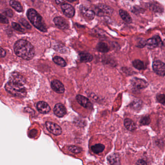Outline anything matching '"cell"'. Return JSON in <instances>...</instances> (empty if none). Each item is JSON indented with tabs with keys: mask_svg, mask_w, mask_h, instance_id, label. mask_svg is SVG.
<instances>
[{
	"mask_svg": "<svg viewBox=\"0 0 165 165\" xmlns=\"http://www.w3.org/2000/svg\"><path fill=\"white\" fill-rule=\"evenodd\" d=\"M6 55V52L3 48H1V57L4 58Z\"/></svg>",
	"mask_w": 165,
	"mask_h": 165,
	"instance_id": "cell-36",
	"label": "cell"
},
{
	"mask_svg": "<svg viewBox=\"0 0 165 165\" xmlns=\"http://www.w3.org/2000/svg\"><path fill=\"white\" fill-rule=\"evenodd\" d=\"M56 3H57V4H59V3H63V2H64V1H56Z\"/></svg>",
	"mask_w": 165,
	"mask_h": 165,
	"instance_id": "cell-37",
	"label": "cell"
},
{
	"mask_svg": "<svg viewBox=\"0 0 165 165\" xmlns=\"http://www.w3.org/2000/svg\"><path fill=\"white\" fill-rule=\"evenodd\" d=\"M4 14H5L7 16L9 17H13V14L12 11L10 9H7V10L4 11Z\"/></svg>",
	"mask_w": 165,
	"mask_h": 165,
	"instance_id": "cell-34",
	"label": "cell"
},
{
	"mask_svg": "<svg viewBox=\"0 0 165 165\" xmlns=\"http://www.w3.org/2000/svg\"><path fill=\"white\" fill-rule=\"evenodd\" d=\"M77 101L81 106L88 109H92V104L87 98L81 95H77L76 96Z\"/></svg>",
	"mask_w": 165,
	"mask_h": 165,
	"instance_id": "cell-11",
	"label": "cell"
},
{
	"mask_svg": "<svg viewBox=\"0 0 165 165\" xmlns=\"http://www.w3.org/2000/svg\"><path fill=\"white\" fill-rule=\"evenodd\" d=\"M79 59L82 62H88L92 61L93 57L91 54L87 52H81L79 54Z\"/></svg>",
	"mask_w": 165,
	"mask_h": 165,
	"instance_id": "cell-20",
	"label": "cell"
},
{
	"mask_svg": "<svg viewBox=\"0 0 165 165\" xmlns=\"http://www.w3.org/2000/svg\"><path fill=\"white\" fill-rule=\"evenodd\" d=\"M107 159L111 165H121V159L118 153H112L108 156Z\"/></svg>",
	"mask_w": 165,
	"mask_h": 165,
	"instance_id": "cell-16",
	"label": "cell"
},
{
	"mask_svg": "<svg viewBox=\"0 0 165 165\" xmlns=\"http://www.w3.org/2000/svg\"><path fill=\"white\" fill-rule=\"evenodd\" d=\"M133 86L138 89H143L148 86V83L144 79L141 78H134L131 80Z\"/></svg>",
	"mask_w": 165,
	"mask_h": 165,
	"instance_id": "cell-9",
	"label": "cell"
},
{
	"mask_svg": "<svg viewBox=\"0 0 165 165\" xmlns=\"http://www.w3.org/2000/svg\"><path fill=\"white\" fill-rule=\"evenodd\" d=\"M150 8L155 12H161L163 11V8L160 4L157 3H153L150 4Z\"/></svg>",
	"mask_w": 165,
	"mask_h": 165,
	"instance_id": "cell-26",
	"label": "cell"
},
{
	"mask_svg": "<svg viewBox=\"0 0 165 165\" xmlns=\"http://www.w3.org/2000/svg\"><path fill=\"white\" fill-rule=\"evenodd\" d=\"M68 149L70 152L75 154L81 153L82 152V149L76 146H70L68 148Z\"/></svg>",
	"mask_w": 165,
	"mask_h": 165,
	"instance_id": "cell-27",
	"label": "cell"
},
{
	"mask_svg": "<svg viewBox=\"0 0 165 165\" xmlns=\"http://www.w3.org/2000/svg\"><path fill=\"white\" fill-rule=\"evenodd\" d=\"M27 16L30 22L37 29L43 32L47 31V28L43 18L37 11L32 8L28 9Z\"/></svg>",
	"mask_w": 165,
	"mask_h": 165,
	"instance_id": "cell-3",
	"label": "cell"
},
{
	"mask_svg": "<svg viewBox=\"0 0 165 165\" xmlns=\"http://www.w3.org/2000/svg\"><path fill=\"white\" fill-rule=\"evenodd\" d=\"M62 10L64 14L68 18L74 17L75 13V10L74 7L68 4H64L61 6Z\"/></svg>",
	"mask_w": 165,
	"mask_h": 165,
	"instance_id": "cell-8",
	"label": "cell"
},
{
	"mask_svg": "<svg viewBox=\"0 0 165 165\" xmlns=\"http://www.w3.org/2000/svg\"><path fill=\"white\" fill-rule=\"evenodd\" d=\"M140 105H141V102L138 101L136 102H134L132 105V107L133 108H134V109H137L140 107Z\"/></svg>",
	"mask_w": 165,
	"mask_h": 165,
	"instance_id": "cell-33",
	"label": "cell"
},
{
	"mask_svg": "<svg viewBox=\"0 0 165 165\" xmlns=\"http://www.w3.org/2000/svg\"><path fill=\"white\" fill-rule=\"evenodd\" d=\"M54 21L56 26L61 30H66L69 27L67 22L62 17H56L54 18Z\"/></svg>",
	"mask_w": 165,
	"mask_h": 165,
	"instance_id": "cell-10",
	"label": "cell"
},
{
	"mask_svg": "<svg viewBox=\"0 0 165 165\" xmlns=\"http://www.w3.org/2000/svg\"><path fill=\"white\" fill-rule=\"evenodd\" d=\"M5 89L9 94L15 96L24 98L27 94L24 85L12 81H8L5 84Z\"/></svg>",
	"mask_w": 165,
	"mask_h": 165,
	"instance_id": "cell-2",
	"label": "cell"
},
{
	"mask_svg": "<svg viewBox=\"0 0 165 165\" xmlns=\"http://www.w3.org/2000/svg\"><path fill=\"white\" fill-rule=\"evenodd\" d=\"M45 126L48 131L54 135H60L62 132L61 127L54 122H45Z\"/></svg>",
	"mask_w": 165,
	"mask_h": 165,
	"instance_id": "cell-6",
	"label": "cell"
},
{
	"mask_svg": "<svg viewBox=\"0 0 165 165\" xmlns=\"http://www.w3.org/2000/svg\"><path fill=\"white\" fill-rule=\"evenodd\" d=\"M105 146L101 143H98L96 144L92 145L91 147V150L95 153L96 154H98V153H101L103 152L105 149Z\"/></svg>",
	"mask_w": 165,
	"mask_h": 165,
	"instance_id": "cell-21",
	"label": "cell"
},
{
	"mask_svg": "<svg viewBox=\"0 0 165 165\" xmlns=\"http://www.w3.org/2000/svg\"><path fill=\"white\" fill-rule=\"evenodd\" d=\"M19 21L21 22V23L22 25H23V26H24L26 28H27L28 29H30L31 28V26L30 25V24L25 19L21 18V20Z\"/></svg>",
	"mask_w": 165,
	"mask_h": 165,
	"instance_id": "cell-31",
	"label": "cell"
},
{
	"mask_svg": "<svg viewBox=\"0 0 165 165\" xmlns=\"http://www.w3.org/2000/svg\"><path fill=\"white\" fill-rule=\"evenodd\" d=\"M98 51L103 53H106L109 51V48L108 45L104 42H99L96 46Z\"/></svg>",
	"mask_w": 165,
	"mask_h": 165,
	"instance_id": "cell-22",
	"label": "cell"
},
{
	"mask_svg": "<svg viewBox=\"0 0 165 165\" xmlns=\"http://www.w3.org/2000/svg\"><path fill=\"white\" fill-rule=\"evenodd\" d=\"M136 165H147V164L144 160L143 159H140L137 161Z\"/></svg>",
	"mask_w": 165,
	"mask_h": 165,
	"instance_id": "cell-35",
	"label": "cell"
},
{
	"mask_svg": "<svg viewBox=\"0 0 165 165\" xmlns=\"http://www.w3.org/2000/svg\"><path fill=\"white\" fill-rule=\"evenodd\" d=\"M0 21L2 23L7 24L9 23L8 19L2 14L0 16Z\"/></svg>",
	"mask_w": 165,
	"mask_h": 165,
	"instance_id": "cell-32",
	"label": "cell"
},
{
	"mask_svg": "<svg viewBox=\"0 0 165 165\" xmlns=\"http://www.w3.org/2000/svg\"><path fill=\"white\" fill-rule=\"evenodd\" d=\"M10 4L14 9H15L18 12H21L23 10L22 6L18 1L12 0L10 1Z\"/></svg>",
	"mask_w": 165,
	"mask_h": 165,
	"instance_id": "cell-23",
	"label": "cell"
},
{
	"mask_svg": "<svg viewBox=\"0 0 165 165\" xmlns=\"http://www.w3.org/2000/svg\"><path fill=\"white\" fill-rule=\"evenodd\" d=\"M132 64L134 67L136 68L138 70H143L145 68L144 64L143 63V62H142L140 60H134V61L133 62Z\"/></svg>",
	"mask_w": 165,
	"mask_h": 165,
	"instance_id": "cell-24",
	"label": "cell"
},
{
	"mask_svg": "<svg viewBox=\"0 0 165 165\" xmlns=\"http://www.w3.org/2000/svg\"><path fill=\"white\" fill-rule=\"evenodd\" d=\"M79 10L82 16L88 20H93L95 17V11L86 5H81L79 7Z\"/></svg>",
	"mask_w": 165,
	"mask_h": 165,
	"instance_id": "cell-5",
	"label": "cell"
},
{
	"mask_svg": "<svg viewBox=\"0 0 165 165\" xmlns=\"http://www.w3.org/2000/svg\"><path fill=\"white\" fill-rule=\"evenodd\" d=\"M159 42H160V38L159 37L158 39H157L156 37V38H152L148 39L146 41V45H148L149 48H154L158 46L160 43Z\"/></svg>",
	"mask_w": 165,
	"mask_h": 165,
	"instance_id": "cell-17",
	"label": "cell"
},
{
	"mask_svg": "<svg viewBox=\"0 0 165 165\" xmlns=\"http://www.w3.org/2000/svg\"><path fill=\"white\" fill-rule=\"evenodd\" d=\"M12 27L15 30H16L17 31L21 32H24V29L21 27V25L19 24L15 23V22H13L12 24Z\"/></svg>",
	"mask_w": 165,
	"mask_h": 165,
	"instance_id": "cell-30",
	"label": "cell"
},
{
	"mask_svg": "<svg viewBox=\"0 0 165 165\" xmlns=\"http://www.w3.org/2000/svg\"><path fill=\"white\" fill-rule=\"evenodd\" d=\"M51 86L54 91L58 94H62L65 92V87L60 81L55 79L51 83Z\"/></svg>",
	"mask_w": 165,
	"mask_h": 165,
	"instance_id": "cell-12",
	"label": "cell"
},
{
	"mask_svg": "<svg viewBox=\"0 0 165 165\" xmlns=\"http://www.w3.org/2000/svg\"><path fill=\"white\" fill-rule=\"evenodd\" d=\"M53 61L58 65L62 67H65L66 65V62L65 61L64 59L59 56H55L53 58Z\"/></svg>",
	"mask_w": 165,
	"mask_h": 165,
	"instance_id": "cell-25",
	"label": "cell"
},
{
	"mask_svg": "<svg viewBox=\"0 0 165 165\" xmlns=\"http://www.w3.org/2000/svg\"><path fill=\"white\" fill-rule=\"evenodd\" d=\"M37 109L41 113L47 114L51 111V108L48 103L44 101H39L37 103Z\"/></svg>",
	"mask_w": 165,
	"mask_h": 165,
	"instance_id": "cell-15",
	"label": "cell"
},
{
	"mask_svg": "<svg viewBox=\"0 0 165 165\" xmlns=\"http://www.w3.org/2000/svg\"><path fill=\"white\" fill-rule=\"evenodd\" d=\"M9 81L18 82L25 85L26 81L23 76L18 72H12L9 76Z\"/></svg>",
	"mask_w": 165,
	"mask_h": 165,
	"instance_id": "cell-13",
	"label": "cell"
},
{
	"mask_svg": "<svg viewBox=\"0 0 165 165\" xmlns=\"http://www.w3.org/2000/svg\"><path fill=\"white\" fill-rule=\"evenodd\" d=\"M151 122V120L149 116H145L140 120V123L142 125H148Z\"/></svg>",
	"mask_w": 165,
	"mask_h": 165,
	"instance_id": "cell-29",
	"label": "cell"
},
{
	"mask_svg": "<svg viewBox=\"0 0 165 165\" xmlns=\"http://www.w3.org/2000/svg\"><path fill=\"white\" fill-rule=\"evenodd\" d=\"M14 49L17 56L24 60H31L35 54L34 46L29 41L23 39L17 41L15 44Z\"/></svg>",
	"mask_w": 165,
	"mask_h": 165,
	"instance_id": "cell-1",
	"label": "cell"
},
{
	"mask_svg": "<svg viewBox=\"0 0 165 165\" xmlns=\"http://www.w3.org/2000/svg\"><path fill=\"white\" fill-rule=\"evenodd\" d=\"M163 44H164V46L165 47V39L164 40V41H163Z\"/></svg>",
	"mask_w": 165,
	"mask_h": 165,
	"instance_id": "cell-38",
	"label": "cell"
},
{
	"mask_svg": "<svg viewBox=\"0 0 165 165\" xmlns=\"http://www.w3.org/2000/svg\"><path fill=\"white\" fill-rule=\"evenodd\" d=\"M113 9L111 8V7L102 4L96 5L95 8V14L100 17L111 16L113 13Z\"/></svg>",
	"mask_w": 165,
	"mask_h": 165,
	"instance_id": "cell-4",
	"label": "cell"
},
{
	"mask_svg": "<svg viewBox=\"0 0 165 165\" xmlns=\"http://www.w3.org/2000/svg\"><path fill=\"white\" fill-rule=\"evenodd\" d=\"M54 113L57 117H64L66 114V108L61 103L57 104L54 108Z\"/></svg>",
	"mask_w": 165,
	"mask_h": 165,
	"instance_id": "cell-14",
	"label": "cell"
},
{
	"mask_svg": "<svg viewBox=\"0 0 165 165\" xmlns=\"http://www.w3.org/2000/svg\"><path fill=\"white\" fill-rule=\"evenodd\" d=\"M157 101L165 106V95L164 94H159L156 96Z\"/></svg>",
	"mask_w": 165,
	"mask_h": 165,
	"instance_id": "cell-28",
	"label": "cell"
},
{
	"mask_svg": "<svg viewBox=\"0 0 165 165\" xmlns=\"http://www.w3.org/2000/svg\"><path fill=\"white\" fill-rule=\"evenodd\" d=\"M125 128L130 131H133L136 129L135 123L130 119H126L124 121Z\"/></svg>",
	"mask_w": 165,
	"mask_h": 165,
	"instance_id": "cell-18",
	"label": "cell"
},
{
	"mask_svg": "<svg viewBox=\"0 0 165 165\" xmlns=\"http://www.w3.org/2000/svg\"><path fill=\"white\" fill-rule=\"evenodd\" d=\"M153 68L155 73L161 76H165V64L160 61H155L153 64Z\"/></svg>",
	"mask_w": 165,
	"mask_h": 165,
	"instance_id": "cell-7",
	"label": "cell"
},
{
	"mask_svg": "<svg viewBox=\"0 0 165 165\" xmlns=\"http://www.w3.org/2000/svg\"><path fill=\"white\" fill-rule=\"evenodd\" d=\"M119 14H120V17L122 20L125 21V22L128 23H131L132 22V19L131 17L130 16V15L129 14L128 12L124 10H120L119 11Z\"/></svg>",
	"mask_w": 165,
	"mask_h": 165,
	"instance_id": "cell-19",
	"label": "cell"
}]
</instances>
